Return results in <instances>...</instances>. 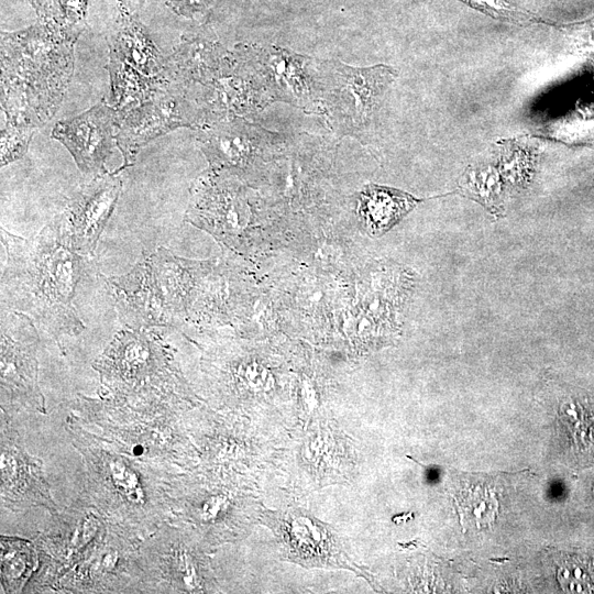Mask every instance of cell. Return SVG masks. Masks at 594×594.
Wrapping results in <instances>:
<instances>
[{
	"label": "cell",
	"mask_w": 594,
	"mask_h": 594,
	"mask_svg": "<svg viewBox=\"0 0 594 594\" xmlns=\"http://www.w3.org/2000/svg\"><path fill=\"white\" fill-rule=\"evenodd\" d=\"M1 241L7 252L1 273L2 310L28 315L59 346L63 337L85 330L73 299L77 285L94 264L76 250L66 211L33 238H21L1 228Z\"/></svg>",
	"instance_id": "cell-1"
},
{
	"label": "cell",
	"mask_w": 594,
	"mask_h": 594,
	"mask_svg": "<svg viewBox=\"0 0 594 594\" xmlns=\"http://www.w3.org/2000/svg\"><path fill=\"white\" fill-rule=\"evenodd\" d=\"M79 35L44 24L1 32V165L28 150L34 130L58 108L74 68Z\"/></svg>",
	"instance_id": "cell-2"
},
{
	"label": "cell",
	"mask_w": 594,
	"mask_h": 594,
	"mask_svg": "<svg viewBox=\"0 0 594 594\" xmlns=\"http://www.w3.org/2000/svg\"><path fill=\"white\" fill-rule=\"evenodd\" d=\"M232 175L208 170L190 188L185 220L238 252L253 245L257 224L253 195Z\"/></svg>",
	"instance_id": "cell-3"
},
{
	"label": "cell",
	"mask_w": 594,
	"mask_h": 594,
	"mask_svg": "<svg viewBox=\"0 0 594 594\" xmlns=\"http://www.w3.org/2000/svg\"><path fill=\"white\" fill-rule=\"evenodd\" d=\"M94 366L108 386L122 393L166 392L176 383L168 348L153 329L121 330Z\"/></svg>",
	"instance_id": "cell-4"
},
{
	"label": "cell",
	"mask_w": 594,
	"mask_h": 594,
	"mask_svg": "<svg viewBox=\"0 0 594 594\" xmlns=\"http://www.w3.org/2000/svg\"><path fill=\"white\" fill-rule=\"evenodd\" d=\"M320 98L342 133L366 129L385 90L396 77L387 65L352 67L338 61L317 65Z\"/></svg>",
	"instance_id": "cell-5"
},
{
	"label": "cell",
	"mask_w": 594,
	"mask_h": 594,
	"mask_svg": "<svg viewBox=\"0 0 594 594\" xmlns=\"http://www.w3.org/2000/svg\"><path fill=\"white\" fill-rule=\"evenodd\" d=\"M262 522L275 535L286 561L304 568L350 570L372 583L371 574L351 560L332 527L306 509L264 510Z\"/></svg>",
	"instance_id": "cell-6"
},
{
	"label": "cell",
	"mask_w": 594,
	"mask_h": 594,
	"mask_svg": "<svg viewBox=\"0 0 594 594\" xmlns=\"http://www.w3.org/2000/svg\"><path fill=\"white\" fill-rule=\"evenodd\" d=\"M183 127L202 129L201 113L183 86L164 81L150 100L129 111L121 120L116 143L123 164L116 173L132 166L140 150L148 142Z\"/></svg>",
	"instance_id": "cell-7"
},
{
	"label": "cell",
	"mask_w": 594,
	"mask_h": 594,
	"mask_svg": "<svg viewBox=\"0 0 594 594\" xmlns=\"http://www.w3.org/2000/svg\"><path fill=\"white\" fill-rule=\"evenodd\" d=\"M234 52L275 99L307 108L320 98L317 65L314 68L309 57L279 47L243 44Z\"/></svg>",
	"instance_id": "cell-8"
},
{
	"label": "cell",
	"mask_w": 594,
	"mask_h": 594,
	"mask_svg": "<svg viewBox=\"0 0 594 594\" xmlns=\"http://www.w3.org/2000/svg\"><path fill=\"white\" fill-rule=\"evenodd\" d=\"M103 278L113 297L119 319L127 328L179 326L148 256L123 275Z\"/></svg>",
	"instance_id": "cell-9"
},
{
	"label": "cell",
	"mask_w": 594,
	"mask_h": 594,
	"mask_svg": "<svg viewBox=\"0 0 594 594\" xmlns=\"http://www.w3.org/2000/svg\"><path fill=\"white\" fill-rule=\"evenodd\" d=\"M123 114L113 106L100 102L72 119L58 121L52 138L72 154L78 168L94 177L108 173L106 163L116 143Z\"/></svg>",
	"instance_id": "cell-10"
},
{
	"label": "cell",
	"mask_w": 594,
	"mask_h": 594,
	"mask_svg": "<svg viewBox=\"0 0 594 594\" xmlns=\"http://www.w3.org/2000/svg\"><path fill=\"white\" fill-rule=\"evenodd\" d=\"M1 388L12 399L43 406L37 385L36 348L38 333L34 321L19 311H1Z\"/></svg>",
	"instance_id": "cell-11"
},
{
	"label": "cell",
	"mask_w": 594,
	"mask_h": 594,
	"mask_svg": "<svg viewBox=\"0 0 594 594\" xmlns=\"http://www.w3.org/2000/svg\"><path fill=\"white\" fill-rule=\"evenodd\" d=\"M199 148L210 170L246 176L262 157L270 133L241 117H233L198 130Z\"/></svg>",
	"instance_id": "cell-12"
},
{
	"label": "cell",
	"mask_w": 594,
	"mask_h": 594,
	"mask_svg": "<svg viewBox=\"0 0 594 594\" xmlns=\"http://www.w3.org/2000/svg\"><path fill=\"white\" fill-rule=\"evenodd\" d=\"M122 189L119 175L106 173L94 177L72 199L65 210L78 253L91 255L107 226Z\"/></svg>",
	"instance_id": "cell-13"
},
{
	"label": "cell",
	"mask_w": 594,
	"mask_h": 594,
	"mask_svg": "<svg viewBox=\"0 0 594 594\" xmlns=\"http://www.w3.org/2000/svg\"><path fill=\"white\" fill-rule=\"evenodd\" d=\"M231 59L218 42L201 36H183L182 43L166 56L164 78L184 88L205 86L217 79Z\"/></svg>",
	"instance_id": "cell-14"
},
{
	"label": "cell",
	"mask_w": 594,
	"mask_h": 594,
	"mask_svg": "<svg viewBox=\"0 0 594 594\" xmlns=\"http://www.w3.org/2000/svg\"><path fill=\"white\" fill-rule=\"evenodd\" d=\"M118 19L109 38V55L116 56L142 75L163 82L165 61L146 28L118 1Z\"/></svg>",
	"instance_id": "cell-15"
},
{
	"label": "cell",
	"mask_w": 594,
	"mask_h": 594,
	"mask_svg": "<svg viewBox=\"0 0 594 594\" xmlns=\"http://www.w3.org/2000/svg\"><path fill=\"white\" fill-rule=\"evenodd\" d=\"M420 201L403 190L371 184L360 194L359 213L369 233L382 235Z\"/></svg>",
	"instance_id": "cell-16"
},
{
	"label": "cell",
	"mask_w": 594,
	"mask_h": 594,
	"mask_svg": "<svg viewBox=\"0 0 594 594\" xmlns=\"http://www.w3.org/2000/svg\"><path fill=\"white\" fill-rule=\"evenodd\" d=\"M454 499L463 528L470 525L476 528L491 527L494 522L498 503L488 485L477 483L466 486L454 496Z\"/></svg>",
	"instance_id": "cell-17"
},
{
	"label": "cell",
	"mask_w": 594,
	"mask_h": 594,
	"mask_svg": "<svg viewBox=\"0 0 594 594\" xmlns=\"http://www.w3.org/2000/svg\"><path fill=\"white\" fill-rule=\"evenodd\" d=\"M41 23L54 30L79 35L85 26L88 0H29Z\"/></svg>",
	"instance_id": "cell-18"
},
{
	"label": "cell",
	"mask_w": 594,
	"mask_h": 594,
	"mask_svg": "<svg viewBox=\"0 0 594 594\" xmlns=\"http://www.w3.org/2000/svg\"><path fill=\"white\" fill-rule=\"evenodd\" d=\"M113 485L128 499L134 503L143 501V491L136 473L121 461L110 463Z\"/></svg>",
	"instance_id": "cell-19"
},
{
	"label": "cell",
	"mask_w": 594,
	"mask_h": 594,
	"mask_svg": "<svg viewBox=\"0 0 594 594\" xmlns=\"http://www.w3.org/2000/svg\"><path fill=\"white\" fill-rule=\"evenodd\" d=\"M2 571L8 579L20 580L23 579L31 569V558L25 549L18 547L10 549L6 548L1 556Z\"/></svg>",
	"instance_id": "cell-20"
},
{
	"label": "cell",
	"mask_w": 594,
	"mask_h": 594,
	"mask_svg": "<svg viewBox=\"0 0 594 594\" xmlns=\"http://www.w3.org/2000/svg\"><path fill=\"white\" fill-rule=\"evenodd\" d=\"M476 10H481L494 18H507L512 20L529 19V15L520 11L507 0H461Z\"/></svg>",
	"instance_id": "cell-21"
},
{
	"label": "cell",
	"mask_w": 594,
	"mask_h": 594,
	"mask_svg": "<svg viewBox=\"0 0 594 594\" xmlns=\"http://www.w3.org/2000/svg\"><path fill=\"white\" fill-rule=\"evenodd\" d=\"M217 0H166V4L178 15L195 19L206 14Z\"/></svg>",
	"instance_id": "cell-22"
},
{
	"label": "cell",
	"mask_w": 594,
	"mask_h": 594,
	"mask_svg": "<svg viewBox=\"0 0 594 594\" xmlns=\"http://www.w3.org/2000/svg\"><path fill=\"white\" fill-rule=\"evenodd\" d=\"M120 1L130 12H136L144 3L145 0H118Z\"/></svg>",
	"instance_id": "cell-23"
}]
</instances>
